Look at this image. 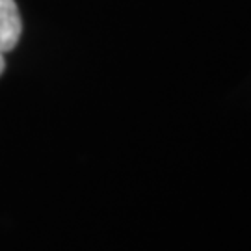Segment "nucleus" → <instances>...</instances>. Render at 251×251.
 Instances as JSON below:
<instances>
[{
	"label": "nucleus",
	"mask_w": 251,
	"mask_h": 251,
	"mask_svg": "<svg viewBox=\"0 0 251 251\" xmlns=\"http://www.w3.org/2000/svg\"><path fill=\"white\" fill-rule=\"evenodd\" d=\"M4 67H6V62H4V52L0 50V75L4 73Z\"/></svg>",
	"instance_id": "nucleus-2"
},
{
	"label": "nucleus",
	"mask_w": 251,
	"mask_h": 251,
	"mask_svg": "<svg viewBox=\"0 0 251 251\" xmlns=\"http://www.w3.org/2000/svg\"><path fill=\"white\" fill-rule=\"evenodd\" d=\"M23 21L15 0H0V50L6 54L17 47Z\"/></svg>",
	"instance_id": "nucleus-1"
}]
</instances>
